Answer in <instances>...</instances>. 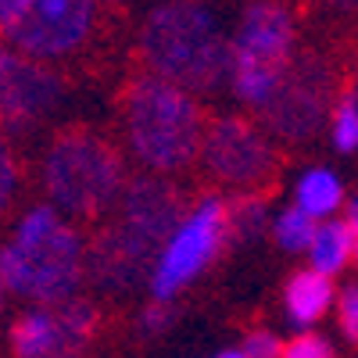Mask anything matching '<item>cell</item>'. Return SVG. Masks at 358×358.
Here are the masks:
<instances>
[{
	"instance_id": "6da1fadb",
	"label": "cell",
	"mask_w": 358,
	"mask_h": 358,
	"mask_svg": "<svg viewBox=\"0 0 358 358\" xmlns=\"http://www.w3.org/2000/svg\"><path fill=\"white\" fill-rule=\"evenodd\" d=\"M187 197L169 176L136 172L126 179L111 222L86 251V276L108 294H126L155 276V265L187 219Z\"/></svg>"
},
{
	"instance_id": "7c38bea8",
	"label": "cell",
	"mask_w": 358,
	"mask_h": 358,
	"mask_svg": "<svg viewBox=\"0 0 358 358\" xmlns=\"http://www.w3.org/2000/svg\"><path fill=\"white\" fill-rule=\"evenodd\" d=\"M11 351L15 358H86V344L72 341L62 330L54 308L25 312L11 326Z\"/></svg>"
},
{
	"instance_id": "44dd1931",
	"label": "cell",
	"mask_w": 358,
	"mask_h": 358,
	"mask_svg": "<svg viewBox=\"0 0 358 358\" xmlns=\"http://www.w3.org/2000/svg\"><path fill=\"white\" fill-rule=\"evenodd\" d=\"M172 322H176V312H172L165 301H155V305H147V308L140 312V330H143L147 337H158V334H165Z\"/></svg>"
},
{
	"instance_id": "4fadbf2b",
	"label": "cell",
	"mask_w": 358,
	"mask_h": 358,
	"mask_svg": "<svg viewBox=\"0 0 358 358\" xmlns=\"http://www.w3.org/2000/svg\"><path fill=\"white\" fill-rule=\"evenodd\" d=\"M334 297H337V290H334L330 276L315 273V268H301V273H294V280L287 283L283 301H287L290 322L301 326V330H308L312 322H319L326 312H330Z\"/></svg>"
},
{
	"instance_id": "9c48e42d",
	"label": "cell",
	"mask_w": 358,
	"mask_h": 358,
	"mask_svg": "<svg viewBox=\"0 0 358 358\" xmlns=\"http://www.w3.org/2000/svg\"><path fill=\"white\" fill-rule=\"evenodd\" d=\"M226 241H229V204L219 194H208L187 212V219L179 222V229L172 233V241L165 244L155 265L151 276L155 301H172L179 290H187L219 258Z\"/></svg>"
},
{
	"instance_id": "484cf974",
	"label": "cell",
	"mask_w": 358,
	"mask_h": 358,
	"mask_svg": "<svg viewBox=\"0 0 358 358\" xmlns=\"http://www.w3.org/2000/svg\"><path fill=\"white\" fill-rule=\"evenodd\" d=\"M215 358H248V355H244L241 348H229V351H219Z\"/></svg>"
},
{
	"instance_id": "d6986e66",
	"label": "cell",
	"mask_w": 358,
	"mask_h": 358,
	"mask_svg": "<svg viewBox=\"0 0 358 358\" xmlns=\"http://www.w3.org/2000/svg\"><path fill=\"white\" fill-rule=\"evenodd\" d=\"M18 190H22V169H18V158L11 151L8 133L0 129V215L15 204Z\"/></svg>"
},
{
	"instance_id": "e0dca14e",
	"label": "cell",
	"mask_w": 358,
	"mask_h": 358,
	"mask_svg": "<svg viewBox=\"0 0 358 358\" xmlns=\"http://www.w3.org/2000/svg\"><path fill=\"white\" fill-rule=\"evenodd\" d=\"M273 233H276V244H280L283 251L297 255V251H312L315 233H319V222H315L312 215H305L301 208L294 204V208H283V212L276 215Z\"/></svg>"
},
{
	"instance_id": "52a82bcc",
	"label": "cell",
	"mask_w": 358,
	"mask_h": 358,
	"mask_svg": "<svg viewBox=\"0 0 358 358\" xmlns=\"http://www.w3.org/2000/svg\"><path fill=\"white\" fill-rule=\"evenodd\" d=\"M101 25L97 0H0V43L43 65L90 50Z\"/></svg>"
},
{
	"instance_id": "5b68a950",
	"label": "cell",
	"mask_w": 358,
	"mask_h": 358,
	"mask_svg": "<svg viewBox=\"0 0 358 358\" xmlns=\"http://www.w3.org/2000/svg\"><path fill=\"white\" fill-rule=\"evenodd\" d=\"M40 187L62 215L104 219L126 190V162L97 129H62L40 158Z\"/></svg>"
},
{
	"instance_id": "4316f807",
	"label": "cell",
	"mask_w": 358,
	"mask_h": 358,
	"mask_svg": "<svg viewBox=\"0 0 358 358\" xmlns=\"http://www.w3.org/2000/svg\"><path fill=\"white\" fill-rule=\"evenodd\" d=\"M351 265L358 268V241H355V255H351Z\"/></svg>"
},
{
	"instance_id": "277c9868",
	"label": "cell",
	"mask_w": 358,
	"mask_h": 358,
	"mask_svg": "<svg viewBox=\"0 0 358 358\" xmlns=\"http://www.w3.org/2000/svg\"><path fill=\"white\" fill-rule=\"evenodd\" d=\"M86 276V244L54 204H33L0 248V283L36 305H65Z\"/></svg>"
},
{
	"instance_id": "7402d4cb",
	"label": "cell",
	"mask_w": 358,
	"mask_h": 358,
	"mask_svg": "<svg viewBox=\"0 0 358 358\" xmlns=\"http://www.w3.org/2000/svg\"><path fill=\"white\" fill-rule=\"evenodd\" d=\"M248 358H280V351H283V344H280V337L276 334H268V330H251L248 337H244V348H241Z\"/></svg>"
},
{
	"instance_id": "2e32d148",
	"label": "cell",
	"mask_w": 358,
	"mask_h": 358,
	"mask_svg": "<svg viewBox=\"0 0 358 358\" xmlns=\"http://www.w3.org/2000/svg\"><path fill=\"white\" fill-rule=\"evenodd\" d=\"M229 204V241L236 244H251L265 233V219H268V204L262 194H236Z\"/></svg>"
},
{
	"instance_id": "8992f818",
	"label": "cell",
	"mask_w": 358,
	"mask_h": 358,
	"mask_svg": "<svg viewBox=\"0 0 358 358\" xmlns=\"http://www.w3.org/2000/svg\"><path fill=\"white\" fill-rule=\"evenodd\" d=\"M297 57V22L283 0H248L229 36V90L251 111H265Z\"/></svg>"
},
{
	"instance_id": "ffe728a7",
	"label": "cell",
	"mask_w": 358,
	"mask_h": 358,
	"mask_svg": "<svg viewBox=\"0 0 358 358\" xmlns=\"http://www.w3.org/2000/svg\"><path fill=\"white\" fill-rule=\"evenodd\" d=\"M280 358H337L330 341L319 337V334H301V337H294L283 344Z\"/></svg>"
},
{
	"instance_id": "30bf717a",
	"label": "cell",
	"mask_w": 358,
	"mask_h": 358,
	"mask_svg": "<svg viewBox=\"0 0 358 358\" xmlns=\"http://www.w3.org/2000/svg\"><path fill=\"white\" fill-rule=\"evenodd\" d=\"M337 94L341 90H337V76L330 62L315 50L297 54L276 101L262 111V129L287 143H305L330 118Z\"/></svg>"
},
{
	"instance_id": "3957f363",
	"label": "cell",
	"mask_w": 358,
	"mask_h": 358,
	"mask_svg": "<svg viewBox=\"0 0 358 358\" xmlns=\"http://www.w3.org/2000/svg\"><path fill=\"white\" fill-rule=\"evenodd\" d=\"M122 140L129 158L155 176L187 172L201 162L204 143V111L183 86L165 83L151 72H136L122 86Z\"/></svg>"
},
{
	"instance_id": "ba28073f",
	"label": "cell",
	"mask_w": 358,
	"mask_h": 358,
	"mask_svg": "<svg viewBox=\"0 0 358 358\" xmlns=\"http://www.w3.org/2000/svg\"><path fill=\"white\" fill-rule=\"evenodd\" d=\"M201 165L219 187L236 194H262L280 176V151L273 136L244 115H219L208 122Z\"/></svg>"
},
{
	"instance_id": "7a4b0ae2",
	"label": "cell",
	"mask_w": 358,
	"mask_h": 358,
	"mask_svg": "<svg viewBox=\"0 0 358 358\" xmlns=\"http://www.w3.org/2000/svg\"><path fill=\"white\" fill-rule=\"evenodd\" d=\"M136 54L143 72L187 94H215L229 83V36L204 0H158L140 22Z\"/></svg>"
},
{
	"instance_id": "9a60e30c",
	"label": "cell",
	"mask_w": 358,
	"mask_h": 358,
	"mask_svg": "<svg viewBox=\"0 0 358 358\" xmlns=\"http://www.w3.org/2000/svg\"><path fill=\"white\" fill-rule=\"evenodd\" d=\"M341 179L330 172V169H312L297 179V208L312 219H322V215H334L341 208Z\"/></svg>"
},
{
	"instance_id": "8fae6325",
	"label": "cell",
	"mask_w": 358,
	"mask_h": 358,
	"mask_svg": "<svg viewBox=\"0 0 358 358\" xmlns=\"http://www.w3.org/2000/svg\"><path fill=\"white\" fill-rule=\"evenodd\" d=\"M69 86L54 65H43L8 43H0V129L29 133L62 111Z\"/></svg>"
},
{
	"instance_id": "83f0119b",
	"label": "cell",
	"mask_w": 358,
	"mask_h": 358,
	"mask_svg": "<svg viewBox=\"0 0 358 358\" xmlns=\"http://www.w3.org/2000/svg\"><path fill=\"white\" fill-rule=\"evenodd\" d=\"M97 4H122V0H97Z\"/></svg>"
},
{
	"instance_id": "5bb4252c",
	"label": "cell",
	"mask_w": 358,
	"mask_h": 358,
	"mask_svg": "<svg viewBox=\"0 0 358 358\" xmlns=\"http://www.w3.org/2000/svg\"><path fill=\"white\" fill-rule=\"evenodd\" d=\"M308 255H312L315 273L337 276L341 268L351 262V255H355V233L348 229V222H322Z\"/></svg>"
},
{
	"instance_id": "d4e9b609",
	"label": "cell",
	"mask_w": 358,
	"mask_h": 358,
	"mask_svg": "<svg viewBox=\"0 0 358 358\" xmlns=\"http://www.w3.org/2000/svg\"><path fill=\"white\" fill-rule=\"evenodd\" d=\"M322 4L334 11H358V0H322Z\"/></svg>"
},
{
	"instance_id": "603a6c76",
	"label": "cell",
	"mask_w": 358,
	"mask_h": 358,
	"mask_svg": "<svg viewBox=\"0 0 358 358\" xmlns=\"http://www.w3.org/2000/svg\"><path fill=\"white\" fill-rule=\"evenodd\" d=\"M337 315H341V330L358 344V287H348L337 301Z\"/></svg>"
},
{
	"instance_id": "ac0fdd59",
	"label": "cell",
	"mask_w": 358,
	"mask_h": 358,
	"mask_svg": "<svg viewBox=\"0 0 358 358\" xmlns=\"http://www.w3.org/2000/svg\"><path fill=\"white\" fill-rule=\"evenodd\" d=\"M330 126H334V147L344 155L358 151V94L355 90H341L337 104L330 111Z\"/></svg>"
},
{
	"instance_id": "cb8c5ba5",
	"label": "cell",
	"mask_w": 358,
	"mask_h": 358,
	"mask_svg": "<svg viewBox=\"0 0 358 358\" xmlns=\"http://www.w3.org/2000/svg\"><path fill=\"white\" fill-rule=\"evenodd\" d=\"M348 229L355 233V241H358V194H355L351 204H348Z\"/></svg>"
}]
</instances>
